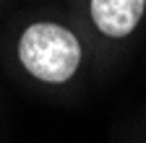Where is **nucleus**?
Listing matches in <instances>:
<instances>
[{
	"mask_svg": "<svg viewBox=\"0 0 146 143\" xmlns=\"http://www.w3.org/2000/svg\"><path fill=\"white\" fill-rule=\"evenodd\" d=\"M18 55L31 76L47 83L68 81L78 68L81 47L76 37L55 24H34L21 34Z\"/></svg>",
	"mask_w": 146,
	"mask_h": 143,
	"instance_id": "f257e3e1",
	"label": "nucleus"
},
{
	"mask_svg": "<svg viewBox=\"0 0 146 143\" xmlns=\"http://www.w3.org/2000/svg\"><path fill=\"white\" fill-rule=\"evenodd\" d=\"M146 0H91V18L107 37L131 34L143 13Z\"/></svg>",
	"mask_w": 146,
	"mask_h": 143,
	"instance_id": "f03ea898",
	"label": "nucleus"
}]
</instances>
